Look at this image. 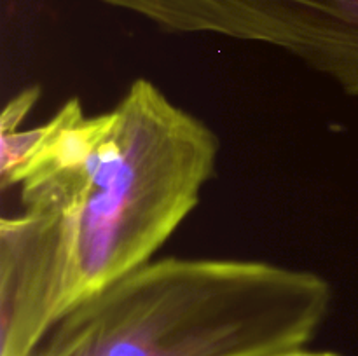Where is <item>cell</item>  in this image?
Masks as SVG:
<instances>
[{"mask_svg": "<svg viewBox=\"0 0 358 356\" xmlns=\"http://www.w3.org/2000/svg\"><path fill=\"white\" fill-rule=\"evenodd\" d=\"M0 356H30L66 313L168 243L201 201L217 133L149 79L110 110L70 98L45 124L0 131Z\"/></svg>", "mask_w": 358, "mask_h": 356, "instance_id": "1", "label": "cell"}, {"mask_svg": "<svg viewBox=\"0 0 358 356\" xmlns=\"http://www.w3.org/2000/svg\"><path fill=\"white\" fill-rule=\"evenodd\" d=\"M38 96H41L38 87H27L20 94H16L3 108L2 117H0V131L20 129V124L28 117L34 105L37 103Z\"/></svg>", "mask_w": 358, "mask_h": 356, "instance_id": "4", "label": "cell"}, {"mask_svg": "<svg viewBox=\"0 0 358 356\" xmlns=\"http://www.w3.org/2000/svg\"><path fill=\"white\" fill-rule=\"evenodd\" d=\"M332 300L310 269L154 258L73 307L30 356H276L310 344Z\"/></svg>", "mask_w": 358, "mask_h": 356, "instance_id": "2", "label": "cell"}, {"mask_svg": "<svg viewBox=\"0 0 358 356\" xmlns=\"http://www.w3.org/2000/svg\"><path fill=\"white\" fill-rule=\"evenodd\" d=\"M276 356H341V355L332 351H308V349L299 348V349H290V351L280 353V355Z\"/></svg>", "mask_w": 358, "mask_h": 356, "instance_id": "5", "label": "cell"}, {"mask_svg": "<svg viewBox=\"0 0 358 356\" xmlns=\"http://www.w3.org/2000/svg\"><path fill=\"white\" fill-rule=\"evenodd\" d=\"M164 34L269 45L358 98V0H100Z\"/></svg>", "mask_w": 358, "mask_h": 356, "instance_id": "3", "label": "cell"}]
</instances>
